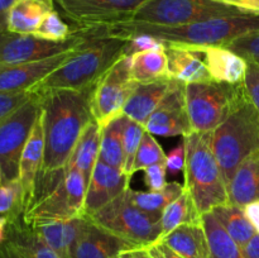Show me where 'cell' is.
Segmentation results:
<instances>
[{"instance_id": "cell-3", "label": "cell", "mask_w": 259, "mask_h": 258, "mask_svg": "<svg viewBox=\"0 0 259 258\" xmlns=\"http://www.w3.org/2000/svg\"><path fill=\"white\" fill-rule=\"evenodd\" d=\"M85 37L67 60L33 90H86L124 55L126 39L114 37Z\"/></svg>"}, {"instance_id": "cell-24", "label": "cell", "mask_w": 259, "mask_h": 258, "mask_svg": "<svg viewBox=\"0 0 259 258\" xmlns=\"http://www.w3.org/2000/svg\"><path fill=\"white\" fill-rule=\"evenodd\" d=\"M86 218V215H81L72 219L47 223L30 228L39 234V237L55 250L58 257L70 258L73 245L85 225Z\"/></svg>"}, {"instance_id": "cell-21", "label": "cell", "mask_w": 259, "mask_h": 258, "mask_svg": "<svg viewBox=\"0 0 259 258\" xmlns=\"http://www.w3.org/2000/svg\"><path fill=\"white\" fill-rule=\"evenodd\" d=\"M229 202L244 207L259 200V149L248 156L235 169L227 186Z\"/></svg>"}, {"instance_id": "cell-18", "label": "cell", "mask_w": 259, "mask_h": 258, "mask_svg": "<svg viewBox=\"0 0 259 258\" xmlns=\"http://www.w3.org/2000/svg\"><path fill=\"white\" fill-rule=\"evenodd\" d=\"M181 46V45H180ZM202 56L212 81L232 85L243 83L247 73L248 62L242 56L223 46H185Z\"/></svg>"}, {"instance_id": "cell-2", "label": "cell", "mask_w": 259, "mask_h": 258, "mask_svg": "<svg viewBox=\"0 0 259 258\" xmlns=\"http://www.w3.org/2000/svg\"><path fill=\"white\" fill-rule=\"evenodd\" d=\"M91 90L39 91L45 157L38 176L62 169L86 126L95 120L90 105Z\"/></svg>"}, {"instance_id": "cell-7", "label": "cell", "mask_w": 259, "mask_h": 258, "mask_svg": "<svg viewBox=\"0 0 259 258\" xmlns=\"http://www.w3.org/2000/svg\"><path fill=\"white\" fill-rule=\"evenodd\" d=\"M125 191L89 218L136 248H147L161 240L162 214L138 209L129 201Z\"/></svg>"}, {"instance_id": "cell-22", "label": "cell", "mask_w": 259, "mask_h": 258, "mask_svg": "<svg viewBox=\"0 0 259 258\" xmlns=\"http://www.w3.org/2000/svg\"><path fill=\"white\" fill-rule=\"evenodd\" d=\"M161 240L184 258L210 257L209 240L202 220L179 225Z\"/></svg>"}, {"instance_id": "cell-5", "label": "cell", "mask_w": 259, "mask_h": 258, "mask_svg": "<svg viewBox=\"0 0 259 258\" xmlns=\"http://www.w3.org/2000/svg\"><path fill=\"white\" fill-rule=\"evenodd\" d=\"M211 146L228 186L238 166L259 149V111L247 93L238 100L227 120L212 132Z\"/></svg>"}, {"instance_id": "cell-20", "label": "cell", "mask_w": 259, "mask_h": 258, "mask_svg": "<svg viewBox=\"0 0 259 258\" xmlns=\"http://www.w3.org/2000/svg\"><path fill=\"white\" fill-rule=\"evenodd\" d=\"M164 51L168 58L171 80L180 81L185 85L212 80L199 52L180 45H166Z\"/></svg>"}, {"instance_id": "cell-34", "label": "cell", "mask_w": 259, "mask_h": 258, "mask_svg": "<svg viewBox=\"0 0 259 258\" xmlns=\"http://www.w3.org/2000/svg\"><path fill=\"white\" fill-rule=\"evenodd\" d=\"M25 211V197L23 187L18 180L3 181L0 184V217L9 222L19 219Z\"/></svg>"}, {"instance_id": "cell-28", "label": "cell", "mask_w": 259, "mask_h": 258, "mask_svg": "<svg viewBox=\"0 0 259 258\" xmlns=\"http://www.w3.org/2000/svg\"><path fill=\"white\" fill-rule=\"evenodd\" d=\"M131 75L136 83L171 80L166 51H146L132 56Z\"/></svg>"}, {"instance_id": "cell-47", "label": "cell", "mask_w": 259, "mask_h": 258, "mask_svg": "<svg viewBox=\"0 0 259 258\" xmlns=\"http://www.w3.org/2000/svg\"><path fill=\"white\" fill-rule=\"evenodd\" d=\"M17 0H0V32L8 30V14Z\"/></svg>"}, {"instance_id": "cell-26", "label": "cell", "mask_w": 259, "mask_h": 258, "mask_svg": "<svg viewBox=\"0 0 259 258\" xmlns=\"http://www.w3.org/2000/svg\"><path fill=\"white\" fill-rule=\"evenodd\" d=\"M7 240L22 258H60L37 232L23 220V217L9 222Z\"/></svg>"}, {"instance_id": "cell-9", "label": "cell", "mask_w": 259, "mask_h": 258, "mask_svg": "<svg viewBox=\"0 0 259 258\" xmlns=\"http://www.w3.org/2000/svg\"><path fill=\"white\" fill-rule=\"evenodd\" d=\"M65 172L63 180L53 191L25 210L23 214L25 224L35 227L83 215L88 181L77 169Z\"/></svg>"}, {"instance_id": "cell-51", "label": "cell", "mask_w": 259, "mask_h": 258, "mask_svg": "<svg viewBox=\"0 0 259 258\" xmlns=\"http://www.w3.org/2000/svg\"><path fill=\"white\" fill-rule=\"evenodd\" d=\"M8 224H9V220L5 217H0V244L4 243L5 239H7Z\"/></svg>"}, {"instance_id": "cell-13", "label": "cell", "mask_w": 259, "mask_h": 258, "mask_svg": "<svg viewBox=\"0 0 259 258\" xmlns=\"http://www.w3.org/2000/svg\"><path fill=\"white\" fill-rule=\"evenodd\" d=\"M83 40L85 37L76 32H72V37L65 42H52L34 34L3 30L0 32V65H17L52 57L78 47Z\"/></svg>"}, {"instance_id": "cell-19", "label": "cell", "mask_w": 259, "mask_h": 258, "mask_svg": "<svg viewBox=\"0 0 259 258\" xmlns=\"http://www.w3.org/2000/svg\"><path fill=\"white\" fill-rule=\"evenodd\" d=\"M43 157H45V134H43V121H42V109L33 125L30 136L23 148L22 156L19 161V174L18 181L20 182L24 191L25 197V210L32 201L33 192H34L35 181L38 174L42 167Z\"/></svg>"}, {"instance_id": "cell-31", "label": "cell", "mask_w": 259, "mask_h": 258, "mask_svg": "<svg viewBox=\"0 0 259 258\" xmlns=\"http://www.w3.org/2000/svg\"><path fill=\"white\" fill-rule=\"evenodd\" d=\"M202 223L209 240V258H247L243 248L228 234L211 212L202 214Z\"/></svg>"}, {"instance_id": "cell-29", "label": "cell", "mask_w": 259, "mask_h": 258, "mask_svg": "<svg viewBox=\"0 0 259 258\" xmlns=\"http://www.w3.org/2000/svg\"><path fill=\"white\" fill-rule=\"evenodd\" d=\"M210 212L242 248L257 234L243 207L237 206L232 202H227L212 207Z\"/></svg>"}, {"instance_id": "cell-27", "label": "cell", "mask_w": 259, "mask_h": 258, "mask_svg": "<svg viewBox=\"0 0 259 258\" xmlns=\"http://www.w3.org/2000/svg\"><path fill=\"white\" fill-rule=\"evenodd\" d=\"M55 0H17L8 14V30L33 34L43 18L52 12Z\"/></svg>"}, {"instance_id": "cell-12", "label": "cell", "mask_w": 259, "mask_h": 258, "mask_svg": "<svg viewBox=\"0 0 259 258\" xmlns=\"http://www.w3.org/2000/svg\"><path fill=\"white\" fill-rule=\"evenodd\" d=\"M146 0H55L75 30L131 20Z\"/></svg>"}, {"instance_id": "cell-45", "label": "cell", "mask_w": 259, "mask_h": 258, "mask_svg": "<svg viewBox=\"0 0 259 258\" xmlns=\"http://www.w3.org/2000/svg\"><path fill=\"white\" fill-rule=\"evenodd\" d=\"M146 249L148 250V253L153 258H184L181 257L179 253L175 252L174 249H171V248H169L166 243L162 242V240H158V242L148 245Z\"/></svg>"}, {"instance_id": "cell-23", "label": "cell", "mask_w": 259, "mask_h": 258, "mask_svg": "<svg viewBox=\"0 0 259 258\" xmlns=\"http://www.w3.org/2000/svg\"><path fill=\"white\" fill-rule=\"evenodd\" d=\"M172 80H162L151 83H137L129 96L123 114L144 125L149 116L154 113L161 101L168 93Z\"/></svg>"}, {"instance_id": "cell-35", "label": "cell", "mask_w": 259, "mask_h": 258, "mask_svg": "<svg viewBox=\"0 0 259 258\" xmlns=\"http://www.w3.org/2000/svg\"><path fill=\"white\" fill-rule=\"evenodd\" d=\"M166 153L161 144L154 139L153 134L149 132H144L139 148L137 151L136 158H134L133 167H132V176L136 172L143 171L147 167L157 163H166Z\"/></svg>"}, {"instance_id": "cell-43", "label": "cell", "mask_w": 259, "mask_h": 258, "mask_svg": "<svg viewBox=\"0 0 259 258\" xmlns=\"http://www.w3.org/2000/svg\"><path fill=\"white\" fill-rule=\"evenodd\" d=\"M185 159H186V153H185V143L184 139L177 144L172 151L167 154L166 157V168L167 172L171 175H177L185 169Z\"/></svg>"}, {"instance_id": "cell-8", "label": "cell", "mask_w": 259, "mask_h": 258, "mask_svg": "<svg viewBox=\"0 0 259 258\" xmlns=\"http://www.w3.org/2000/svg\"><path fill=\"white\" fill-rule=\"evenodd\" d=\"M237 14H243V12L214 0H146L134 13L131 22L174 27Z\"/></svg>"}, {"instance_id": "cell-41", "label": "cell", "mask_w": 259, "mask_h": 258, "mask_svg": "<svg viewBox=\"0 0 259 258\" xmlns=\"http://www.w3.org/2000/svg\"><path fill=\"white\" fill-rule=\"evenodd\" d=\"M144 171V184L149 191H161L168 182L166 181V163H157L147 167Z\"/></svg>"}, {"instance_id": "cell-48", "label": "cell", "mask_w": 259, "mask_h": 258, "mask_svg": "<svg viewBox=\"0 0 259 258\" xmlns=\"http://www.w3.org/2000/svg\"><path fill=\"white\" fill-rule=\"evenodd\" d=\"M243 252L247 258H259V234H255L243 247Z\"/></svg>"}, {"instance_id": "cell-10", "label": "cell", "mask_w": 259, "mask_h": 258, "mask_svg": "<svg viewBox=\"0 0 259 258\" xmlns=\"http://www.w3.org/2000/svg\"><path fill=\"white\" fill-rule=\"evenodd\" d=\"M132 56L123 55L94 85L90 105L101 129L123 114L124 106L136 89L131 75Z\"/></svg>"}, {"instance_id": "cell-49", "label": "cell", "mask_w": 259, "mask_h": 258, "mask_svg": "<svg viewBox=\"0 0 259 258\" xmlns=\"http://www.w3.org/2000/svg\"><path fill=\"white\" fill-rule=\"evenodd\" d=\"M118 258H153L148 253L146 248H132V249L124 250Z\"/></svg>"}, {"instance_id": "cell-46", "label": "cell", "mask_w": 259, "mask_h": 258, "mask_svg": "<svg viewBox=\"0 0 259 258\" xmlns=\"http://www.w3.org/2000/svg\"><path fill=\"white\" fill-rule=\"evenodd\" d=\"M243 209H244L245 215H247L248 220L252 224V227L254 228L257 234H259V200L249 202Z\"/></svg>"}, {"instance_id": "cell-6", "label": "cell", "mask_w": 259, "mask_h": 258, "mask_svg": "<svg viewBox=\"0 0 259 258\" xmlns=\"http://www.w3.org/2000/svg\"><path fill=\"white\" fill-rule=\"evenodd\" d=\"M244 93L243 83L232 85L212 80L187 83L185 94L191 131L196 133L214 132L227 120Z\"/></svg>"}, {"instance_id": "cell-39", "label": "cell", "mask_w": 259, "mask_h": 258, "mask_svg": "<svg viewBox=\"0 0 259 258\" xmlns=\"http://www.w3.org/2000/svg\"><path fill=\"white\" fill-rule=\"evenodd\" d=\"M35 90L27 91H0V121L7 119L13 113L24 105L33 95Z\"/></svg>"}, {"instance_id": "cell-38", "label": "cell", "mask_w": 259, "mask_h": 258, "mask_svg": "<svg viewBox=\"0 0 259 258\" xmlns=\"http://www.w3.org/2000/svg\"><path fill=\"white\" fill-rule=\"evenodd\" d=\"M223 47L229 48L247 61L259 65V32L243 35Z\"/></svg>"}, {"instance_id": "cell-16", "label": "cell", "mask_w": 259, "mask_h": 258, "mask_svg": "<svg viewBox=\"0 0 259 258\" xmlns=\"http://www.w3.org/2000/svg\"><path fill=\"white\" fill-rule=\"evenodd\" d=\"M76 48L43 60L17 65H0V91L33 90L53 71L57 70Z\"/></svg>"}, {"instance_id": "cell-33", "label": "cell", "mask_w": 259, "mask_h": 258, "mask_svg": "<svg viewBox=\"0 0 259 258\" xmlns=\"http://www.w3.org/2000/svg\"><path fill=\"white\" fill-rule=\"evenodd\" d=\"M185 186L180 182H168L161 191H136V190L126 189L125 195L129 201L137 206L151 214H162L164 207L176 200L184 192Z\"/></svg>"}, {"instance_id": "cell-44", "label": "cell", "mask_w": 259, "mask_h": 258, "mask_svg": "<svg viewBox=\"0 0 259 258\" xmlns=\"http://www.w3.org/2000/svg\"><path fill=\"white\" fill-rule=\"evenodd\" d=\"M247 14H259V0H214Z\"/></svg>"}, {"instance_id": "cell-15", "label": "cell", "mask_w": 259, "mask_h": 258, "mask_svg": "<svg viewBox=\"0 0 259 258\" xmlns=\"http://www.w3.org/2000/svg\"><path fill=\"white\" fill-rule=\"evenodd\" d=\"M131 177L104 162H96L86 190L83 215L91 217L129 189Z\"/></svg>"}, {"instance_id": "cell-37", "label": "cell", "mask_w": 259, "mask_h": 258, "mask_svg": "<svg viewBox=\"0 0 259 258\" xmlns=\"http://www.w3.org/2000/svg\"><path fill=\"white\" fill-rule=\"evenodd\" d=\"M33 34L46 40L65 42L72 37V30L68 27V24L63 22L61 15L56 10H52L43 18L37 30Z\"/></svg>"}, {"instance_id": "cell-52", "label": "cell", "mask_w": 259, "mask_h": 258, "mask_svg": "<svg viewBox=\"0 0 259 258\" xmlns=\"http://www.w3.org/2000/svg\"><path fill=\"white\" fill-rule=\"evenodd\" d=\"M4 181V179H3V171H2V164H0V184Z\"/></svg>"}, {"instance_id": "cell-25", "label": "cell", "mask_w": 259, "mask_h": 258, "mask_svg": "<svg viewBox=\"0 0 259 258\" xmlns=\"http://www.w3.org/2000/svg\"><path fill=\"white\" fill-rule=\"evenodd\" d=\"M101 131L103 129L99 126V124L95 120L91 121L83 133L81 134L80 139L76 143L75 149L71 153L67 163L63 167L65 171L68 169H77L86 181H90L91 174L94 171L96 162L99 159V152H100V143H101Z\"/></svg>"}, {"instance_id": "cell-42", "label": "cell", "mask_w": 259, "mask_h": 258, "mask_svg": "<svg viewBox=\"0 0 259 258\" xmlns=\"http://www.w3.org/2000/svg\"><path fill=\"white\" fill-rule=\"evenodd\" d=\"M247 62L248 68L243 85H244L247 96L259 111V65L250 61H247Z\"/></svg>"}, {"instance_id": "cell-50", "label": "cell", "mask_w": 259, "mask_h": 258, "mask_svg": "<svg viewBox=\"0 0 259 258\" xmlns=\"http://www.w3.org/2000/svg\"><path fill=\"white\" fill-rule=\"evenodd\" d=\"M0 258H22L19 253L5 240L4 243L0 244Z\"/></svg>"}, {"instance_id": "cell-11", "label": "cell", "mask_w": 259, "mask_h": 258, "mask_svg": "<svg viewBox=\"0 0 259 258\" xmlns=\"http://www.w3.org/2000/svg\"><path fill=\"white\" fill-rule=\"evenodd\" d=\"M42 109L39 91L20 106L15 113L0 121V164L4 181L18 180L23 148Z\"/></svg>"}, {"instance_id": "cell-32", "label": "cell", "mask_w": 259, "mask_h": 258, "mask_svg": "<svg viewBox=\"0 0 259 258\" xmlns=\"http://www.w3.org/2000/svg\"><path fill=\"white\" fill-rule=\"evenodd\" d=\"M202 220V214L197 210L191 194L185 187L184 192L176 200L164 207L161 217L162 234L161 239L171 233L175 228L186 223H197Z\"/></svg>"}, {"instance_id": "cell-30", "label": "cell", "mask_w": 259, "mask_h": 258, "mask_svg": "<svg viewBox=\"0 0 259 258\" xmlns=\"http://www.w3.org/2000/svg\"><path fill=\"white\" fill-rule=\"evenodd\" d=\"M125 123V115L121 114L113 119L101 131L100 152L99 161L109 164L116 169L124 172V148H123V129Z\"/></svg>"}, {"instance_id": "cell-40", "label": "cell", "mask_w": 259, "mask_h": 258, "mask_svg": "<svg viewBox=\"0 0 259 258\" xmlns=\"http://www.w3.org/2000/svg\"><path fill=\"white\" fill-rule=\"evenodd\" d=\"M166 50V45L162 40L157 39V38L152 37L149 34H144V33H139V34L131 35L126 38L125 50H124V55L125 56H133L139 52H146V51H164Z\"/></svg>"}, {"instance_id": "cell-17", "label": "cell", "mask_w": 259, "mask_h": 258, "mask_svg": "<svg viewBox=\"0 0 259 258\" xmlns=\"http://www.w3.org/2000/svg\"><path fill=\"white\" fill-rule=\"evenodd\" d=\"M136 247L111 234L88 217L70 258H118L124 250Z\"/></svg>"}, {"instance_id": "cell-36", "label": "cell", "mask_w": 259, "mask_h": 258, "mask_svg": "<svg viewBox=\"0 0 259 258\" xmlns=\"http://www.w3.org/2000/svg\"><path fill=\"white\" fill-rule=\"evenodd\" d=\"M146 132L144 126L138 121L128 118L125 115V123L123 129V148H124V172L132 176V167L134 158L139 148L143 134Z\"/></svg>"}, {"instance_id": "cell-14", "label": "cell", "mask_w": 259, "mask_h": 258, "mask_svg": "<svg viewBox=\"0 0 259 258\" xmlns=\"http://www.w3.org/2000/svg\"><path fill=\"white\" fill-rule=\"evenodd\" d=\"M184 82L172 80L168 93L144 124V129L153 136L177 137L191 133Z\"/></svg>"}, {"instance_id": "cell-4", "label": "cell", "mask_w": 259, "mask_h": 258, "mask_svg": "<svg viewBox=\"0 0 259 258\" xmlns=\"http://www.w3.org/2000/svg\"><path fill=\"white\" fill-rule=\"evenodd\" d=\"M212 132H191L184 137L185 184L200 214L229 202L227 184L211 146Z\"/></svg>"}, {"instance_id": "cell-1", "label": "cell", "mask_w": 259, "mask_h": 258, "mask_svg": "<svg viewBox=\"0 0 259 258\" xmlns=\"http://www.w3.org/2000/svg\"><path fill=\"white\" fill-rule=\"evenodd\" d=\"M86 37H114L126 39L139 33L149 34L164 45L225 46L237 38L259 32V14H237L210 18L184 25H151L143 23L116 22L113 24L76 30Z\"/></svg>"}]
</instances>
